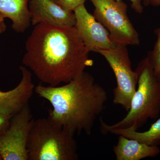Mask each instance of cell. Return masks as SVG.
Wrapping results in <instances>:
<instances>
[{
	"label": "cell",
	"mask_w": 160,
	"mask_h": 160,
	"mask_svg": "<svg viewBox=\"0 0 160 160\" xmlns=\"http://www.w3.org/2000/svg\"><path fill=\"white\" fill-rule=\"evenodd\" d=\"M25 49L24 66L48 86L69 82L93 65L75 26L36 25L26 40Z\"/></svg>",
	"instance_id": "1"
},
{
	"label": "cell",
	"mask_w": 160,
	"mask_h": 160,
	"mask_svg": "<svg viewBox=\"0 0 160 160\" xmlns=\"http://www.w3.org/2000/svg\"><path fill=\"white\" fill-rule=\"evenodd\" d=\"M34 92L52 106L48 110L49 119L73 135L82 132L91 134L108 98L106 89L86 71L62 86L39 84Z\"/></svg>",
	"instance_id": "2"
},
{
	"label": "cell",
	"mask_w": 160,
	"mask_h": 160,
	"mask_svg": "<svg viewBox=\"0 0 160 160\" xmlns=\"http://www.w3.org/2000/svg\"><path fill=\"white\" fill-rule=\"evenodd\" d=\"M135 71L138 75V87L131 100L130 109L121 121L109 125L101 121V131L107 134L111 129L138 130L149 119H156L160 114V80L155 76L146 57L138 64Z\"/></svg>",
	"instance_id": "3"
},
{
	"label": "cell",
	"mask_w": 160,
	"mask_h": 160,
	"mask_svg": "<svg viewBox=\"0 0 160 160\" xmlns=\"http://www.w3.org/2000/svg\"><path fill=\"white\" fill-rule=\"evenodd\" d=\"M74 135L49 118L33 119L27 142L28 160H77Z\"/></svg>",
	"instance_id": "4"
},
{
	"label": "cell",
	"mask_w": 160,
	"mask_h": 160,
	"mask_svg": "<svg viewBox=\"0 0 160 160\" xmlns=\"http://www.w3.org/2000/svg\"><path fill=\"white\" fill-rule=\"evenodd\" d=\"M94 7L92 15L108 32L116 44L138 46L140 39L127 14L128 6L123 1L89 0Z\"/></svg>",
	"instance_id": "5"
},
{
	"label": "cell",
	"mask_w": 160,
	"mask_h": 160,
	"mask_svg": "<svg viewBox=\"0 0 160 160\" xmlns=\"http://www.w3.org/2000/svg\"><path fill=\"white\" fill-rule=\"evenodd\" d=\"M127 46L117 44L112 49L101 50L98 53L105 58L115 76L117 86L113 90V103L129 111L138 82V75L132 67Z\"/></svg>",
	"instance_id": "6"
},
{
	"label": "cell",
	"mask_w": 160,
	"mask_h": 160,
	"mask_svg": "<svg viewBox=\"0 0 160 160\" xmlns=\"http://www.w3.org/2000/svg\"><path fill=\"white\" fill-rule=\"evenodd\" d=\"M34 119L29 105L12 118L10 125L0 134L2 160H28L27 142Z\"/></svg>",
	"instance_id": "7"
},
{
	"label": "cell",
	"mask_w": 160,
	"mask_h": 160,
	"mask_svg": "<svg viewBox=\"0 0 160 160\" xmlns=\"http://www.w3.org/2000/svg\"><path fill=\"white\" fill-rule=\"evenodd\" d=\"M76 18L75 27L86 49L90 52L112 49L116 46L110 38L109 32L96 20L86 9L85 4L73 10Z\"/></svg>",
	"instance_id": "8"
},
{
	"label": "cell",
	"mask_w": 160,
	"mask_h": 160,
	"mask_svg": "<svg viewBox=\"0 0 160 160\" xmlns=\"http://www.w3.org/2000/svg\"><path fill=\"white\" fill-rule=\"evenodd\" d=\"M29 8L32 26L43 23L61 27L75 25L74 12L64 9L52 0H29Z\"/></svg>",
	"instance_id": "9"
},
{
	"label": "cell",
	"mask_w": 160,
	"mask_h": 160,
	"mask_svg": "<svg viewBox=\"0 0 160 160\" xmlns=\"http://www.w3.org/2000/svg\"><path fill=\"white\" fill-rule=\"evenodd\" d=\"M22 78L13 89L7 91L0 90V113L14 115L21 111L29 102L34 92L35 86L30 70L21 66Z\"/></svg>",
	"instance_id": "10"
},
{
	"label": "cell",
	"mask_w": 160,
	"mask_h": 160,
	"mask_svg": "<svg viewBox=\"0 0 160 160\" xmlns=\"http://www.w3.org/2000/svg\"><path fill=\"white\" fill-rule=\"evenodd\" d=\"M113 151L117 160H140L160 153L158 146H151L119 135Z\"/></svg>",
	"instance_id": "11"
},
{
	"label": "cell",
	"mask_w": 160,
	"mask_h": 160,
	"mask_svg": "<svg viewBox=\"0 0 160 160\" xmlns=\"http://www.w3.org/2000/svg\"><path fill=\"white\" fill-rule=\"evenodd\" d=\"M29 0H0V14L12 22V27L18 33H23L31 24Z\"/></svg>",
	"instance_id": "12"
},
{
	"label": "cell",
	"mask_w": 160,
	"mask_h": 160,
	"mask_svg": "<svg viewBox=\"0 0 160 160\" xmlns=\"http://www.w3.org/2000/svg\"><path fill=\"white\" fill-rule=\"evenodd\" d=\"M108 133L117 135H122L125 137L138 140L147 145L158 146L160 145V117L146 131L139 132L126 129H113L107 132V133Z\"/></svg>",
	"instance_id": "13"
},
{
	"label": "cell",
	"mask_w": 160,
	"mask_h": 160,
	"mask_svg": "<svg viewBox=\"0 0 160 160\" xmlns=\"http://www.w3.org/2000/svg\"><path fill=\"white\" fill-rule=\"evenodd\" d=\"M160 6V0H149L148 6ZM155 34L157 40L151 51L148 52L146 57L151 65L156 77L160 80V28L156 29Z\"/></svg>",
	"instance_id": "14"
},
{
	"label": "cell",
	"mask_w": 160,
	"mask_h": 160,
	"mask_svg": "<svg viewBox=\"0 0 160 160\" xmlns=\"http://www.w3.org/2000/svg\"><path fill=\"white\" fill-rule=\"evenodd\" d=\"M59 6L67 10L73 11L78 6L85 4L86 0H52Z\"/></svg>",
	"instance_id": "15"
},
{
	"label": "cell",
	"mask_w": 160,
	"mask_h": 160,
	"mask_svg": "<svg viewBox=\"0 0 160 160\" xmlns=\"http://www.w3.org/2000/svg\"><path fill=\"white\" fill-rule=\"evenodd\" d=\"M13 116L0 113V134L8 128Z\"/></svg>",
	"instance_id": "16"
},
{
	"label": "cell",
	"mask_w": 160,
	"mask_h": 160,
	"mask_svg": "<svg viewBox=\"0 0 160 160\" xmlns=\"http://www.w3.org/2000/svg\"><path fill=\"white\" fill-rule=\"evenodd\" d=\"M123 1V0H117ZM131 2V8L137 13L141 14L143 12V2L144 0H129Z\"/></svg>",
	"instance_id": "17"
},
{
	"label": "cell",
	"mask_w": 160,
	"mask_h": 160,
	"mask_svg": "<svg viewBox=\"0 0 160 160\" xmlns=\"http://www.w3.org/2000/svg\"><path fill=\"white\" fill-rule=\"evenodd\" d=\"M4 18H5L0 14V34L3 33L6 29V23L4 22Z\"/></svg>",
	"instance_id": "18"
},
{
	"label": "cell",
	"mask_w": 160,
	"mask_h": 160,
	"mask_svg": "<svg viewBox=\"0 0 160 160\" xmlns=\"http://www.w3.org/2000/svg\"><path fill=\"white\" fill-rule=\"evenodd\" d=\"M149 0H144V2H143V5L145 6H148V3H149Z\"/></svg>",
	"instance_id": "19"
},
{
	"label": "cell",
	"mask_w": 160,
	"mask_h": 160,
	"mask_svg": "<svg viewBox=\"0 0 160 160\" xmlns=\"http://www.w3.org/2000/svg\"><path fill=\"white\" fill-rule=\"evenodd\" d=\"M0 160H2V156H1V155H0Z\"/></svg>",
	"instance_id": "20"
}]
</instances>
